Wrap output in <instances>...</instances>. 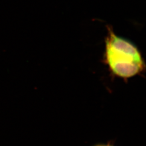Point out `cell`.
<instances>
[{
    "label": "cell",
    "instance_id": "obj_2",
    "mask_svg": "<svg viewBox=\"0 0 146 146\" xmlns=\"http://www.w3.org/2000/svg\"><path fill=\"white\" fill-rule=\"evenodd\" d=\"M93 146H116L114 143V141H108L106 143H97Z\"/></svg>",
    "mask_w": 146,
    "mask_h": 146
},
{
    "label": "cell",
    "instance_id": "obj_1",
    "mask_svg": "<svg viewBox=\"0 0 146 146\" xmlns=\"http://www.w3.org/2000/svg\"><path fill=\"white\" fill-rule=\"evenodd\" d=\"M107 29L104 59L112 74L125 79L141 75L145 69V63L137 48L116 35L110 27Z\"/></svg>",
    "mask_w": 146,
    "mask_h": 146
}]
</instances>
